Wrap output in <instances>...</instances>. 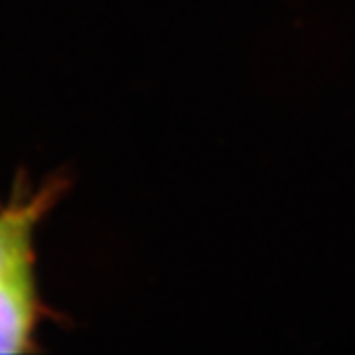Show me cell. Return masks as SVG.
<instances>
[{"mask_svg":"<svg viewBox=\"0 0 355 355\" xmlns=\"http://www.w3.org/2000/svg\"><path fill=\"white\" fill-rule=\"evenodd\" d=\"M60 193L62 182H55L0 209V277L34 268V233Z\"/></svg>","mask_w":355,"mask_h":355,"instance_id":"1","label":"cell"},{"mask_svg":"<svg viewBox=\"0 0 355 355\" xmlns=\"http://www.w3.org/2000/svg\"><path fill=\"white\" fill-rule=\"evenodd\" d=\"M40 312L34 268L0 277V354H26L34 347Z\"/></svg>","mask_w":355,"mask_h":355,"instance_id":"2","label":"cell"}]
</instances>
